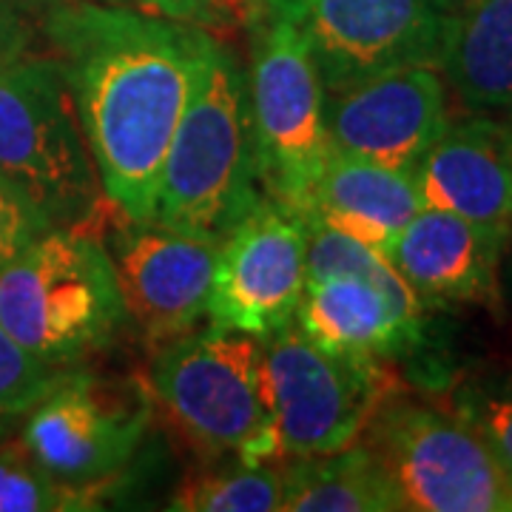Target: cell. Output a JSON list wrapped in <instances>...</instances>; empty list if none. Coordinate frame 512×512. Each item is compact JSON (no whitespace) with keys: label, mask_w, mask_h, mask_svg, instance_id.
<instances>
[{"label":"cell","mask_w":512,"mask_h":512,"mask_svg":"<svg viewBox=\"0 0 512 512\" xmlns=\"http://www.w3.org/2000/svg\"><path fill=\"white\" fill-rule=\"evenodd\" d=\"M421 302L410 285H379L356 274L308 279L296 325L322 348L353 356H399L421 336Z\"/></svg>","instance_id":"cell-15"},{"label":"cell","mask_w":512,"mask_h":512,"mask_svg":"<svg viewBox=\"0 0 512 512\" xmlns=\"http://www.w3.org/2000/svg\"><path fill=\"white\" fill-rule=\"evenodd\" d=\"M140 9L160 18L183 20V23H205L217 18L228 0H134Z\"/></svg>","instance_id":"cell-25"},{"label":"cell","mask_w":512,"mask_h":512,"mask_svg":"<svg viewBox=\"0 0 512 512\" xmlns=\"http://www.w3.org/2000/svg\"><path fill=\"white\" fill-rule=\"evenodd\" d=\"M117 276L128 319L154 342L174 339L208 316L220 242L131 220L109 200L92 214Z\"/></svg>","instance_id":"cell-10"},{"label":"cell","mask_w":512,"mask_h":512,"mask_svg":"<svg viewBox=\"0 0 512 512\" xmlns=\"http://www.w3.org/2000/svg\"><path fill=\"white\" fill-rule=\"evenodd\" d=\"M262 379L279 456L288 458L356 444L390 396L379 359L322 348L296 319L262 336Z\"/></svg>","instance_id":"cell-6"},{"label":"cell","mask_w":512,"mask_h":512,"mask_svg":"<svg viewBox=\"0 0 512 512\" xmlns=\"http://www.w3.org/2000/svg\"><path fill=\"white\" fill-rule=\"evenodd\" d=\"M248 6H251V18H254V23L276 18L293 20V23H296L302 6H305V0H248Z\"/></svg>","instance_id":"cell-27"},{"label":"cell","mask_w":512,"mask_h":512,"mask_svg":"<svg viewBox=\"0 0 512 512\" xmlns=\"http://www.w3.org/2000/svg\"><path fill=\"white\" fill-rule=\"evenodd\" d=\"M26 49H29V29H26V23L6 3H0V66L23 57Z\"/></svg>","instance_id":"cell-26"},{"label":"cell","mask_w":512,"mask_h":512,"mask_svg":"<svg viewBox=\"0 0 512 512\" xmlns=\"http://www.w3.org/2000/svg\"><path fill=\"white\" fill-rule=\"evenodd\" d=\"M439 72L476 114L512 111V0H473L447 15Z\"/></svg>","instance_id":"cell-18"},{"label":"cell","mask_w":512,"mask_h":512,"mask_svg":"<svg viewBox=\"0 0 512 512\" xmlns=\"http://www.w3.org/2000/svg\"><path fill=\"white\" fill-rule=\"evenodd\" d=\"M296 26L336 94L407 66L439 69L447 15L427 0H305Z\"/></svg>","instance_id":"cell-11"},{"label":"cell","mask_w":512,"mask_h":512,"mask_svg":"<svg viewBox=\"0 0 512 512\" xmlns=\"http://www.w3.org/2000/svg\"><path fill=\"white\" fill-rule=\"evenodd\" d=\"M49 228L55 225L0 174V271Z\"/></svg>","instance_id":"cell-24"},{"label":"cell","mask_w":512,"mask_h":512,"mask_svg":"<svg viewBox=\"0 0 512 512\" xmlns=\"http://www.w3.org/2000/svg\"><path fill=\"white\" fill-rule=\"evenodd\" d=\"M285 498V467L265 461L214 470L188 481L174 495L171 510L180 512H276Z\"/></svg>","instance_id":"cell-20"},{"label":"cell","mask_w":512,"mask_h":512,"mask_svg":"<svg viewBox=\"0 0 512 512\" xmlns=\"http://www.w3.org/2000/svg\"><path fill=\"white\" fill-rule=\"evenodd\" d=\"M46 35L69 80L103 197L131 220H154L165 157L211 35L100 0L52 9Z\"/></svg>","instance_id":"cell-1"},{"label":"cell","mask_w":512,"mask_h":512,"mask_svg":"<svg viewBox=\"0 0 512 512\" xmlns=\"http://www.w3.org/2000/svg\"><path fill=\"white\" fill-rule=\"evenodd\" d=\"M421 208L410 171L367 163L333 148L302 220L325 222L382 251Z\"/></svg>","instance_id":"cell-17"},{"label":"cell","mask_w":512,"mask_h":512,"mask_svg":"<svg viewBox=\"0 0 512 512\" xmlns=\"http://www.w3.org/2000/svg\"><path fill=\"white\" fill-rule=\"evenodd\" d=\"M100 3H114V6H126V3H134V0H100Z\"/></svg>","instance_id":"cell-30"},{"label":"cell","mask_w":512,"mask_h":512,"mask_svg":"<svg viewBox=\"0 0 512 512\" xmlns=\"http://www.w3.org/2000/svg\"><path fill=\"white\" fill-rule=\"evenodd\" d=\"M97 490L77 487L46 473L23 441H0V512H63L94 510Z\"/></svg>","instance_id":"cell-21"},{"label":"cell","mask_w":512,"mask_h":512,"mask_svg":"<svg viewBox=\"0 0 512 512\" xmlns=\"http://www.w3.org/2000/svg\"><path fill=\"white\" fill-rule=\"evenodd\" d=\"M151 421L140 382L66 370L20 421L23 447L60 481L100 487L134 458Z\"/></svg>","instance_id":"cell-9"},{"label":"cell","mask_w":512,"mask_h":512,"mask_svg":"<svg viewBox=\"0 0 512 512\" xmlns=\"http://www.w3.org/2000/svg\"><path fill=\"white\" fill-rule=\"evenodd\" d=\"M447 413L470 427L512 476V376H470L458 382Z\"/></svg>","instance_id":"cell-22"},{"label":"cell","mask_w":512,"mask_h":512,"mask_svg":"<svg viewBox=\"0 0 512 512\" xmlns=\"http://www.w3.org/2000/svg\"><path fill=\"white\" fill-rule=\"evenodd\" d=\"M154 399L205 453L245 464L279 456L262 379V336L214 325L165 339L148 367Z\"/></svg>","instance_id":"cell-4"},{"label":"cell","mask_w":512,"mask_h":512,"mask_svg":"<svg viewBox=\"0 0 512 512\" xmlns=\"http://www.w3.org/2000/svg\"><path fill=\"white\" fill-rule=\"evenodd\" d=\"M510 296L512 299V225L510 237L504 242V251H501V265H498V296Z\"/></svg>","instance_id":"cell-28"},{"label":"cell","mask_w":512,"mask_h":512,"mask_svg":"<svg viewBox=\"0 0 512 512\" xmlns=\"http://www.w3.org/2000/svg\"><path fill=\"white\" fill-rule=\"evenodd\" d=\"M510 126H512V111H510Z\"/></svg>","instance_id":"cell-31"},{"label":"cell","mask_w":512,"mask_h":512,"mask_svg":"<svg viewBox=\"0 0 512 512\" xmlns=\"http://www.w3.org/2000/svg\"><path fill=\"white\" fill-rule=\"evenodd\" d=\"M69 367L46 365L0 328V441L23 421Z\"/></svg>","instance_id":"cell-23"},{"label":"cell","mask_w":512,"mask_h":512,"mask_svg":"<svg viewBox=\"0 0 512 512\" xmlns=\"http://www.w3.org/2000/svg\"><path fill=\"white\" fill-rule=\"evenodd\" d=\"M0 174L52 225H83L106 202L57 57L0 66Z\"/></svg>","instance_id":"cell-5"},{"label":"cell","mask_w":512,"mask_h":512,"mask_svg":"<svg viewBox=\"0 0 512 512\" xmlns=\"http://www.w3.org/2000/svg\"><path fill=\"white\" fill-rule=\"evenodd\" d=\"M128 322L117 276L89 225H57L0 271V328L46 365L114 345Z\"/></svg>","instance_id":"cell-3"},{"label":"cell","mask_w":512,"mask_h":512,"mask_svg":"<svg viewBox=\"0 0 512 512\" xmlns=\"http://www.w3.org/2000/svg\"><path fill=\"white\" fill-rule=\"evenodd\" d=\"M305 285V222L262 197L220 242L208 316L222 328L265 336L296 319Z\"/></svg>","instance_id":"cell-12"},{"label":"cell","mask_w":512,"mask_h":512,"mask_svg":"<svg viewBox=\"0 0 512 512\" xmlns=\"http://www.w3.org/2000/svg\"><path fill=\"white\" fill-rule=\"evenodd\" d=\"M427 3H433L439 12H444V15H456V12H461L467 3H473V0H427Z\"/></svg>","instance_id":"cell-29"},{"label":"cell","mask_w":512,"mask_h":512,"mask_svg":"<svg viewBox=\"0 0 512 512\" xmlns=\"http://www.w3.org/2000/svg\"><path fill=\"white\" fill-rule=\"evenodd\" d=\"M504 242L470 220L421 208L382 248L421 302H490L498 296Z\"/></svg>","instance_id":"cell-16"},{"label":"cell","mask_w":512,"mask_h":512,"mask_svg":"<svg viewBox=\"0 0 512 512\" xmlns=\"http://www.w3.org/2000/svg\"><path fill=\"white\" fill-rule=\"evenodd\" d=\"M404 510L384 464L367 444L328 456L293 458L285 467L282 512H390Z\"/></svg>","instance_id":"cell-19"},{"label":"cell","mask_w":512,"mask_h":512,"mask_svg":"<svg viewBox=\"0 0 512 512\" xmlns=\"http://www.w3.org/2000/svg\"><path fill=\"white\" fill-rule=\"evenodd\" d=\"M424 208L450 211L507 242L512 225V126L490 114L447 123L413 168Z\"/></svg>","instance_id":"cell-14"},{"label":"cell","mask_w":512,"mask_h":512,"mask_svg":"<svg viewBox=\"0 0 512 512\" xmlns=\"http://www.w3.org/2000/svg\"><path fill=\"white\" fill-rule=\"evenodd\" d=\"M365 433L404 510L512 512V476L447 410L387 396Z\"/></svg>","instance_id":"cell-8"},{"label":"cell","mask_w":512,"mask_h":512,"mask_svg":"<svg viewBox=\"0 0 512 512\" xmlns=\"http://www.w3.org/2000/svg\"><path fill=\"white\" fill-rule=\"evenodd\" d=\"M259 37L248 72L256 174L262 194L299 220L330 151L325 86L293 20L254 23Z\"/></svg>","instance_id":"cell-7"},{"label":"cell","mask_w":512,"mask_h":512,"mask_svg":"<svg viewBox=\"0 0 512 512\" xmlns=\"http://www.w3.org/2000/svg\"><path fill=\"white\" fill-rule=\"evenodd\" d=\"M262 197L248 72L211 37L200 57L194 94L165 157L154 222L222 242Z\"/></svg>","instance_id":"cell-2"},{"label":"cell","mask_w":512,"mask_h":512,"mask_svg":"<svg viewBox=\"0 0 512 512\" xmlns=\"http://www.w3.org/2000/svg\"><path fill=\"white\" fill-rule=\"evenodd\" d=\"M330 146L367 163L410 171L447 128V83L436 66L379 74L325 97Z\"/></svg>","instance_id":"cell-13"}]
</instances>
